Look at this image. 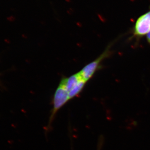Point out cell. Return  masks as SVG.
<instances>
[{
	"instance_id": "obj_4",
	"label": "cell",
	"mask_w": 150,
	"mask_h": 150,
	"mask_svg": "<svg viewBox=\"0 0 150 150\" xmlns=\"http://www.w3.org/2000/svg\"><path fill=\"white\" fill-rule=\"evenodd\" d=\"M86 82H87L84 79H83L69 92V97L70 100L74 98L80 94L83 90Z\"/></svg>"
},
{
	"instance_id": "obj_2",
	"label": "cell",
	"mask_w": 150,
	"mask_h": 150,
	"mask_svg": "<svg viewBox=\"0 0 150 150\" xmlns=\"http://www.w3.org/2000/svg\"><path fill=\"white\" fill-rule=\"evenodd\" d=\"M70 100L69 93L64 82L61 80L54 94L53 100V108L50 117V122L53 120L59 109H61Z\"/></svg>"
},
{
	"instance_id": "obj_3",
	"label": "cell",
	"mask_w": 150,
	"mask_h": 150,
	"mask_svg": "<svg viewBox=\"0 0 150 150\" xmlns=\"http://www.w3.org/2000/svg\"><path fill=\"white\" fill-rule=\"evenodd\" d=\"M150 30V11L137 19L134 28V36L138 38L147 35Z\"/></svg>"
},
{
	"instance_id": "obj_5",
	"label": "cell",
	"mask_w": 150,
	"mask_h": 150,
	"mask_svg": "<svg viewBox=\"0 0 150 150\" xmlns=\"http://www.w3.org/2000/svg\"><path fill=\"white\" fill-rule=\"evenodd\" d=\"M146 38L148 43L150 44V30L147 34Z\"/></svg>"
},
{
	"instance_id": "obj_1",
	"label": "cell",
	"mask_w": 150,
	"mask_h": 150,
	"mask_svg": "<svg viewBox=\"0 0 150 150\" xmlns=\"http://www.w3.org/2000/svg\"><path fill=\"white\" fill-rule=\"evenodd\" d=\"M111 45L108 46L104 52L93 61L88 64L81 70L80 73L83 78L87 82L93 76L95 73L101 67L103 61L109 56L111 54Z\"/></svg>"
}]
</instances>
